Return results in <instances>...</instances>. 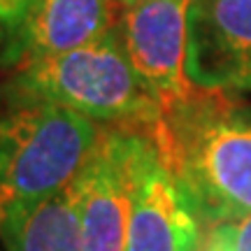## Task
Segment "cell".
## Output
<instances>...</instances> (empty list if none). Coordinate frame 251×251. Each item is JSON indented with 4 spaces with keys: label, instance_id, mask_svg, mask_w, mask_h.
<instances>
[{
    "label": "cell",
    "instance_id": "cell-11",
    "mask_svg": "<svg viewBox=\"0 0 251 251\" xmlns=\"http://www.w3.org/2000/svg\"><path fill=\"white\" fill-rule=\"evenodd\" d=\"M28 2L30 0H0V51H2V47L7 45L14 28L19 26Z\"/></svg>",
    "mask_w": 251,
    "mask_h": 251
},
{
    "label": "cell",
    "instance_id": "cell-2",
    "mask_svg": "<svg viewBox=\"0 0 251 251\" xmlns=\"http://www.w3.org/2000/svg\"><path fill=\"white\" fill-rule=\"evenodd\" d=\"M100 128L79 112L9 86L0 102V219L70 186Z\"/></svg>",
    "mask_w": 251,
    "mask_h": 251
},
{
    "label": "cell",
    "instance_id": "cell-3",
    "mask_svg": "<svg viewBox=\"0 0 251 251\" xmlns=\"http://www.w3.org/2000/svg\"><path fill=\"white\" fill-rule=\"evenodd\" d=\"M9 86L98 124L151 128L163 114L161 100L128 61L117 26L86 47L14 70Z\"/></svg>",
    "mask_w": 251,
    "mask_h": 251
},
{
    "label": "cell",
    "instance_id": "cell-13",
    "mask_svg": "<svg viewBox=\"0 0 251 251\" xmlns=\"http://www.w3.org/2000/svg\"><path fill=\"white\" fill-rule=\"evenodd\" d=\"M198 251H224V249H221L219 244H216V242H212V240L207 237V244H205V247H202V249H198Z\"/></svg>",
    "mask_w": 251,
    "mask_h": 251
},
{
    "label": "cell",
    "instance_id": "cell-7",
    "mask_svg": "<svg viewBox=\"0 0 251 251\" xmlns=\"http://www.w3.org/2000/svg\"><path fill=\"white\" fill-rule=\"evenodd\" d=\"M186 72L196 89L251 93V0H191Z\"/></svg>",
    "mask_w": 251,
    "mask_h": 251
},
{
    "label": "cell",
    "instance_id": "cell-9",
    "mask_svg": "<svg viewBox=\"0 0 251 251\" xmlns=\"http://www.w3.org/2000/svg\"><path fill=\"white\" fill-rule=\"evenodd\" d=\"M0 242L5 251H84L75 181L51 198L9 209L0 219Z\"/></svg>",
    "mask_w": 251,
    "mask_h": 251
},
{
    "label": "cell",
    "instance_id": "cell-1",
    "mask_svg": "<svg viewBox=\"0 0 251 251\" xmlns=\"http://www.w3.org/2000/svg\"><path fill=\"white\" fill-rule=\"evenodd\" d=\"M163 161L212 226L251 214V107L196 89L149 128Z\"/></svg>",
    "mask_w": 251,
    "mask_h": 251
},
{
    "label": "cell",
    "instance_id": "cell-8",
    "mask_svg": "<svg viewBox=\"0 0 251 251\" xmlns=\"http://www.w3.org/2000/svg\"><path fill=\"white\" fill-rule=\"evenodd\" d=\"M114 0H30L0 51V63L19 70L105 37L117 26Z\"/></svg>",
    "mask_w": 251,
    "mask_h": 251
},
{
    "label": "cell",
    "instance_id": "cell-4",
    "mask_svg": "<svg viewBox=\"0 0 251 251\" xmlns=\"http://www.w3.org/2000/svg\"><path fill=\"white\" fill-rule=\"evenodd\" d=\"M149 128L102 126L96 149L75 179L84 251H126L137 158Z\"/></svg>",
    "mask_w": 251,
    "mask_h": 251
},
{
    "label": "cell",
    "instance_id": "cell-12",
    "mask_svg": "<svg viewBox=\"0 0 251 251\" xmlns=\"http://www.w3.org/2000/svg\"><path fill=\"white\" fill-rule=\"evenodd\" d=\"M119 7H133V5H140V2H149V0H114Z\"/></svg>",
    "mask_w": 251,
    "mask_h": 251
},
{
    "label": "cell",
    "instance_id": "cell-6",
    "mask_svg": "<svg viewBox=\"0 0 251 251\" xmlns=\"http://www.w3.org/2000/svg\"><path fill=\"white\" fill-rule=\"evenodd\" d=\"M200 221L188 191L147 130L135 170L126 251H198Z\"/></svg>",
    "mask_w": 251,
    "mask_h": 251
},
{
    "label": "cell",
    "instance_id": "cell-10",
    "mask_svg": "<svg viewBox=\"0 0 251 251\" xmlns=\"http://www.w3.org/2000/svg\"><path fill=\"white\" fill-rule=\"evenodd\" d=\"M209 240L224 251H251V214L212 226Z\"/></svg>",
    "mask_w": 251,
    "mask_h": 251
},
{
    "label": "cell",
    "instance_id": "cell-5",
    "mask_svg": "<svg viewBox=\"0 0 251 251\" xmlns=\"http://www.w3.org/2000/svg\"><path fill=\"white\" fill-rule=\"evenodd\" d=\"M188 7L191 0H149L119 7L117 33L128 61L163 109L196 91L186 72Z\"/></svg>",
    "mask_w": 251,
    "mask_h": 251
}]
</instances>
